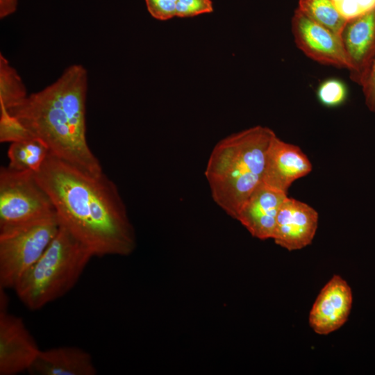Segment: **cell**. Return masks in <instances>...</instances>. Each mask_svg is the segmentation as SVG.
I'll list each match as a JSON object with an SVG mask.
<instances>
[{
    "mask_svg": "<svg viewBox=\"0 0 375 375\" xmlns=\"http://www.w3.org/2000/svg\"><path fill=\"white\" fill-rule=\"evenodd\" d=\"M49 155V149L38 138H32L12 142L8 150V166L15 170L36 174Z\"/></svg>",
    "mask_w": 375,
    "mask_h": 375,
    "instance_id": "obj_15",
    "label": "cell"
},
{
    "mask_svg": "<svg viewBox=\"0 0 375 375\" xmlns=\"http://www.w3.org/2000/svg\"><path fill=\"white\" fill-rule=\"evenodd\" d=\"M27 97L26 89L20 76L0 53V108H12Z\"/></svg>",
    "mask_w": 375,
    "mask_h": 375,
    "instance_id": "obj_16",
    "label": "cell"
},
{
    "mask_svg": "<svg viewBox=\"0 0 375 375\" xmlns=\"http://www.w3.org/2000/svg\"><path fill=\"white\" fill-rule=\"evenodd\" d=\"M40 351L23 319L0 310V375L28 372Z\"/></svg>",
    "mask_w": 375,
    "mask_h": 375,
    "instance_id": "obj_8",
    "label": "cell"
},
{
    "mask_svg": "<svg viewBox=\"0 0 375 375\" xmlns=\"http://www.w3.org/2000/svg\"><path fill=\"white\" fill-rule=\"evenodd\" d=\"M275 133L255 126L230 135L213 148L205 176L214 201L230 217L238 215L262 183L267 149Z\"/></svg>",
    "mask_w": 375,
    "mask_h": 375,
    "instance_id": "obj_3",
    "label": "cell"
},
{
    "mask_svg": "<svg viewBox=\"0 0 375 375\" xmlns=\"http://www.w3.org/2000/svg\"><path fill=\"white\" fill-rule=\"evenodd\" d=\"M178 0H144L147 9L152 17L160 21L176 17Z\"/></svg>",
    "mask_w": 375,
    "mask_h": 375,
    "instance_id": "obj_22",
    "label": "cell"
},
{
    "mask_svg": "<svg viewBox=\"0 0 375 375\" xmlns=\"http://www.w3.org/2000/svg\"><path fill=\"white\" fill-rule=\"evenodd\" d=\"M18 0H0V18L13 14L17 8Z\"/></svg>",
    "mask_w": 375,
    "mask_h": 375,
    "instance_id": "obj_24",
    "label": "cell"
},
{
    "mask_svg": "<svg viewBox=\"0 0 375 375\" xmlns=\"http://www.w3.org/2000/svg\"><path fill=\"white\" fill-rule=\"evenodd\" d=\"M92 257L86 247L60 226L45 251L14 290L26 307L39 310L69 292Z\"/></svg>",
    "mask_w": 375,
    "mask_h": 375,
    "instance_id": "obj_4",
    "label": "cell"
},
{
    "mask_svg": "<svg viewBox=\"0 0 375 375\" xmlns=\"http://www.w3.org/2000/svg\"><path fill=\"white\" fill-rule=\"evenodd\" d=\"M340 38L351 80L361 86L375 58V9L348 20Z\"/></svg>",
    "mask_w": 375,
    "mask_h": 375,
    "instance_id": "obj_9",
    "label": "cell"
},
{
    "mask_svg": "<svg viewBox=\"0 0 375 375\" xmlns=\"http://www.w3.org/2000/svg\"><path fill=\"white\" fill-rule=\"evenodd\" d=\"M312 171V164L301 148L276 135L267 149L262 183L284 193L297 179Z\"/></svg>",
    "mask_w": 375,
    "mask_h": 375,
    "instance_id": "obj_12",
    "label": "cell"
},
{
    "mask_svg": "<svg viewBox=\"0 0 375 375\" xmlns=\"http://www.w3.org/2000/svg\"><path fill=\"white\" fill-rule=\"evenodd\" d=\"M348 95L349 90L346 83L335 77L322 81L316 90V97L319 103L328 108L343 105Z\"/></svg>",
    "mask_w": 375,
    "mask_h": 375,
    "instance_id": "obj_18",
    "label": "cell"
},
{
    "mask_svg": "<svg viewBox=\"0 0 375 375\" xmlns=\"http://www.w3.org/2000/svg\"><path fill=\"white\" fill-rule=\"evenodd\" d=\"M360 87L367 108L375 113V58L369 72Z\"/></svg>",
    "mask_w": 375,
    "mask_h": 375,
    "instance_id": "obj_23",
    "label": "cell"
},
{
    "mask_svg": "<svg viewBox=\"0 0 375 375\" xmlns=\"http://www.w3.org/2000/svg\"><path fill=\"white\" fill-rule=\"evenodd\" d=\"M33 138L19 120L0 108V142H15Z\"/></svg>",
    "mask_w": 375,
    "mask_h": 375,
    "instance_id": "obj_19",
    "label": "cell"
},
{
    "mask_svg": "<svg viewBox=\"0 0 375 375\" xmlns=\"http://www.w3.org/2000/svg\"><path fill=\"white\" fill-rule=\"evenodd\" d=\"M297 8L340 36L347 22L330 0H299Z\"/></svg>",
    "mask_w": 375,
    "mask_h": 375,
    "instance_id": "obj_17",
    "label": "cell"
},
{
    "mask_svg": "<svg viewBox=\"0 0 375 375\" xmlns=\"http://www.w3.org/2000/svg\"><path fill=\"white\" fill-rule=\"evenodd\" d=\"M297 48L322 65L348 70L349 62L340 36L315 22L297 8L291 22Z\"/></svg>",
    "mask_w": 375,
    "mask_h": 375,
    "instance_id": "obj_7",
    "label": "cell"
},
{
    "mask_svg": "<svg viewBox=\"0 0 375 375\" xmlns=\"http://www.w3.org/2000/svg\"><path fill=\"white\" fill-rule=\"evenodd\" d=\"M35 177L50 197L60 226L94 256H126L136 247L134 228L115 183L50 155Z\"/></svg>",
    "mask_w": 375,
    "mask_h": 375,
    "instance_id": "obj_1",
    "label": "cell"
},
{
    "mask_svg": "<svg viewBox=\"0 0 375 375\" xmlns=\"http://www.w3.org/2000/svg\"><path fill=\"white\" fill-rule=\"evenodd\" d=\"M287 194L261 183L241 208L236 219L260 240L272 239L280 207Z\"/></svg>",
    "mask_w": 375,
    "mask_h": 375,
    "instance_id": "obj_13",
    "label": "cell"
},
{
    "mask_svg": "<svg viewBox=\"0 0 375 375\" xmlns=\"http://www.w3.org/2000/svg\"><path fill=\"white\" fill-rule=\"evenodd\" d=\"M32 375H95L92 356L77 347L41 350L28 369Z\"/></svg>",
    "mask_w": 375,
    "mask_h": 375,
    "instance_id": "obj_14",
    "label": "cell"
},
{
    "mask_svg": "<svg viewBox=\"0 0 375 375\" xmlns=\"http://www.w3.org/2000/svg\"><path fill=\"white\" fill-rule=\"evenodd\" d=\"M330 1L347 21L375 9V0Z\"/></svg>",
    "mask_w": 375,
    "mask_h": 375,
    "instance_id": "obj_20",
    "label": "cell"
},
{
    "mask_svg": "<svg viewBox=\"0 0 375 375\" xmlns=\"http://www.w3.org/2000/svg\"><path fill=\"white\" fill-rule=\"evenodd\" d=\"M318 217L312 207L287 197L278 210L272 239L288 251L301 249L314 239Z\"/></svg>",
    "mask_w": 375,
    "mask_h": 375,
    "instance_id": "obj_11",
    "label": "cell"
},
{
    "mask_svg": "<svg viewBox=\"0 0 375 375\" xmlns=\"http://www.w3.org/2000/svg\"><path fill=\"white\" fill-rule=\"evenodd\" d=\"M353 303L352 291L339 275H334L320 290L309 314L311 328L319 335H328L347 321Z\"/></svg>",
    "mask_w": 375,
    "mask_h": 375,
    "instance_id": "obj_10",
    "label": "cell"
},
{
    "mask_svg": "<svg viewBox=\"0 0 375 375\" xmlns=\"http://www.w3.org/2000/svg\"><path fill=\"white\" fill-rule=\"evenodd\" d=\"M214 10L212 0H178L176 17L188 18L203 14L211 13Z\"/></svg>",
    "mask_w": 375,
    "mask_h": 375,
    "instance_id": "obj_21",
    "label": "cell"
},
{
    "mask_svg": "<svg viewBox=\"0 0 375 375\" xmlns=\"http://www.w3.org/2000/svg\"><path fill=\"white\" fill-rule=\"evenodd\" d=\"M87 92V70L74 64L53 83L7 110L33 138L42 140L51 155L99 173L103 168L86 138Z\"/></svg>",
    "mask_w": 375,
    "mask_h": 375,
    "instance_id": "obj_2",
    "label": "cell"
},
{
    "mask_svg": "<svg viewBox=\"0 0 375 375\" xmlns=\"http://www.w3.org/2000/svg\"><path fill=\"white\" fill-rule=\"evenodd\" d=\"M60 228L57 217L0 229V288L13 289Z\"/></svg>",
    "mask_w": 375,
    "mask_h": 375,
    "instance_id": "obj_5",
    "label": "cell"
},
{
    "mask_svg": "<svg viewBox=\"0 0 375 375\" xmlns=\"http://www.w3.org/2000/svg\"><path fill=\"white\" fill-rule=\"evenodd\" d=\"M57 217L53 202L35 174L0 169V229Z\"/></svg>",
    "mask_w": 375,
    "mask_h": 375,
    "instance_id": "obj_6",
    "label": "cell"
}]
</instances>
